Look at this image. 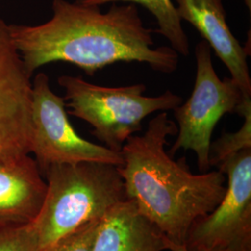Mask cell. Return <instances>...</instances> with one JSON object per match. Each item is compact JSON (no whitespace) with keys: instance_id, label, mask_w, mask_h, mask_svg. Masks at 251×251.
Instances as JSON below:
<instances>
[{"instance_id":"cell-1","label":"cell","mask_w":251,"mask_h":251,"mask_svg":"<svg viewBox=\"0 0 251 251\" xmlns=\"http://www.w3.org/2000/svg\"><path fill=\"white\" fill-rule=\"evenodd\" d=\"M13 44L32 75L49 63L63 62L89 75L118 62L148 64L153 71L172 74L179 54L171 47L154 48L151 28L144 25L134 4L98 6L53 0L52 16L38 25H9Z\"/></svg>"},{"instance_id":"cell-2","label":"cell","mask_w":251,"mask_h":251,"mask_svg":"<svg viewBox=\"0 0 251 251\" xmlns=\"http://www.w3.org/2000/svg\"><path fill=\"white\" fill-rule=\"evenodd\" d=\"M177 132V124L161 112L144 134L126 140L118 171L126 198L180 251L192 225L225 198L227 179L219 170L194 174L184 158L175 161L165 147Z\"/></svg>"},{"instance_id":"cell-3","label":"cell","mask_w":251,"mask_h":251,"mask_svg":"<svg viewBox=\"0 0 251 251\" xmlns=\"http://www.w3.org/2000/svg\"><path fill=\"white\" fill-rule=\"evenodd\" d=\"M43 177V204L31 224L39 251L100 221L117 203L126 199L118 167L100 162L50 166Z\"/></svg>"},{"instance_id":"cell-4","label":"cell","mask_w":251,"mask_h":251,"mask_svg":"<svg viewBox=\"0 0 251 251\" xmlns=\"http://www.w3.org/2000/svg\"><path fill=\"white\" fill-rule=\"evenodd\" d=\"M58 83L64 90L68 114L89 123L93 128L91 134L117 152L130 136L142 130L144 118L174 110L182 102L171 90L155 97L144 96V84L102 87L73 75H62Z\"/></svg>"},{"instance_id":"cell-5","label":"cell","mask_w":251,"mask_h":251,"mask_svg":"<svg viewBox=\"0 0 251 251\" xmlns=\"http://www.w3.org/2000/svg\"><path fill=\"white\" fill-rule=\"evenodd\" d=\"M197 75L190 98L174 109L178 132L169 153L192 150L197 154L198 169L202 173L210 170L209 149L216 125L226 114L244 117L251 112V99L243 94L232 77L221 79L212 63L211 48L200 41L196 47Z\"/></svg>"},{"instance_id":"cell-6","label":"cell","mask_w":251,"mask_h":251,"mask_svg":"<svg viewBox=\"0 0 251 251\" xmlns=\"http://www.w3.org/2000/svg\"><path fill=\"white\" fill-rule=\"evenodd\" d=\"M65 100L50 89L49 76L38 73L32 82L29 152L43 175L53 165L100 162L123 165L120 152L82 138L71 125Z\"/></svg>"},{"instance_id":"cell-7","label":"cell","mask_w":251,"mask_h":251,"mask_svg":"<svg viewBox=\"0 0 251 251\" xmlns=\"http://www.w3.org/2000/svg\"><path fill=\"white\" fill-rule=\"evenodd\" d=\"M217 168L227 179L225 198L192 225L180 251H251V148Z\"/></svg>"},{"instance_id":"cell-8","label":"cell","mask_w":251,"mask_h":251,"mask_svg":"<svg viewBox=\"0 0 251 251\" xmlns=\"http://www.w3.org/2000/svg\"><path fill=\"white\" fill-rule=\"evenodd\" d=\"M32 75L0 17V158L16 161L29 152Z\"/></svg>"},{"instance_id":"cell-9","label":"cell","mask_w":251,"mask_h":251,"mask_svg":"<svg viewBox=\"0 0 251 251\" xmlns=\"http://www.w3.org/2000/svg\"><path fill=\"white\" fill-rule=\"evenodd\" d=\"M180 20L195 27L230 71L246 98H251L247 48L240 45L226 21L223 0H176Z\"/></svg>"},{"instance_id":"cell-10","label":"cell","mask_w":251,"mask_h":251,"mask_svg":"<svg viewBox=\"0 0 251 251\" xmlns=\"http://www.w3.org/2000/svg\"><path fill=\"white\" fill-rule=\"evenodd\" d=\"M46 190L44 177L29 154L16 161L0 158V230L32 224Z\"/></svg>"},{"instance_id":"cell-11","label":"cell","mask_w":251,"mask_h":251,"mask_svg":"<svg viewBox=\"0 0 251 251\" xmlns=\"http://www.w3.org/2000/svg\"><path fill=\"white\" fill-rule=\"evenodd\" d=\"M173 244L125 199L100 220L91 251H174Z\"/></svg>"},{"instance_id":"cell-12","label":"cell","mask_w":251,"mask_h":251,"mask_svg":"<svg viewBox=\"0 0 251 251\" xmlns=\"http://www.w3.org/2000/svg\"><path fill=\"white\" fill-rule=\"evenodd\" d=\"M75 2L85 6L98 7L109 3L141 5L152 13L156 20L158 28L155 32L166 37L177 53L184 57L190 54L188 36L182 28L181 20L171 0H75Z\"/></svg>"},{"instance_id":"cell-13","label":"cell","mask_w":251,"mask_h":251,"mask_svg":"<svg viewBox=\"0 0 251 251\" xmlns=\"http://www.w3.org/2000/svg\"><path fill=\"white\" fill-rule=\"evenodd\" d=\"M245 122L241 128L233 133H225L210 144V167H218L225 158L247 148H251V112L244 116Z\"/></svg>"},{"instance_id":"cell-14","label":"cell","mask_w":251,"mask_h":251,"mask_svg":"<svg viewBox=\"0 0 251 251\" xmlns=\"http://www.w3.org/2000/svg\"><path fill=\"white\" fill-rule=\"evenodd\" d=\"M0 251H39L37 235L31 224L1 229Z\"/></svg>"},{"instance_id":"cell-15","label":"cell","mask_w":251,"mask_h":251,"mask_svg":"<svg viewBox=\"0 0 251 251\" xmlns=\"http://www.w3.org/2000/svg\"><path fill=\"white\" fill-rule=\"evenodd\" d=\"M99 222L90 223L78 231L39 251H91Z\"/></svg>"},{"instance_id":"cell-16","label":"cell","mask_w":251,"mask_h":251,"mask_svg":"<svg viewBox=\"0 0 251 251\" xmlns=\"http://www.w3.org/2000/svg\"><path fill=\"white\" fill-rule=\"evenodd\" d=\"M245 1V3H246V5L249 7V9H250V11H251V0H244Z\"/></svg>"}]
</instances>
